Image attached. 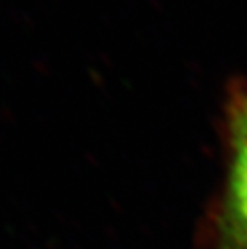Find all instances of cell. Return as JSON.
<instances>
[{
  "label": "cell",
  "instance_id": "6da1fadb",
  "mask_svg": "<svg viewBox=\"0 0 247 249\" xmlns=\"http://www.w3.org/2000/svg\"><path fill=\"white\" fill-rule=\"evenodd\" d=\"M233 161L220 217V249H247V87L233 86L228 97Z\"/></svg>",
  "mask_w": 247,
  "mask_h": 249
}]
</instances>
